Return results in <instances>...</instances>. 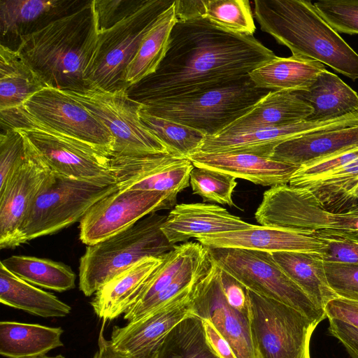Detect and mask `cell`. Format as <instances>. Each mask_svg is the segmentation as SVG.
<instances>
[{"label": "cell", "instance_id": "obj_1", "mask_svg": "<svg viewBox=\"0 0 358 358\" xmlns=\"http://www.w3.org/2000/svg\"><path fill=\"white\" fill-rule=\"evenodd\" d=\"M275 57L253 35L226 31L201 17L177 20L157 71L127 92L145 105L240 79Z\"/></svg>", "mask_w": 358, "mask_h": 358}, {"label": "cell", "instance_id": "obj_2", "mask_svg": "<svg viewBox=\"0 0 358 358\" xmlns=\"http://www.w3.org/2000/svg\"><path fill=\"white\" fill-rule=\"evenodd\" d=\"M99 34L93 1L22 36L16 48L50 87L82 92Z\"/></svg>", "mask_w": 358, "mask_h": 358}, {"label": "cell", "instance_id": "obj_3", "mask_svg": "<svg viewBox=\"0 0 358 358\" xmlns=\"http://www.w3.org/2000/svg\"><path fill=\"white\" fill-rule=\"evenodd\" d=\"M261 29L287 47L292 56L324 64L355 80L358 54L305 0H255Z\"/></svg>", "mask_w": 358, "mask_h": 358}, {"label": "cell", "instance_id": "obj_4", "mask_svg": "<svg viewBox=\"0 0 358 358\" xmlns=\"http://www.w3.org/2000/svg\"><path fill=\"white\" fill-rule=\"evenodd\" d=\"M271 91L257 87L249 76L206 90L166 99L143 110L215 136L248 113Z\"/></svg>", "mask_w": 358, "mask_h": 358}, {"label": "cell", "instance_id": "obj_5", "mask_svg": "<svg viewBox=\"0 0 358 358\" xmlns=\"http://www.w3.org/2000/svg\"><path fill=\"white\" fill-rule=\"evenodd\" d=\"M166 215L154 213L129 229L87 245L79 264V288L86 296L141 260L162 256L175 247L161 229Z\"/></svg>", "mask_w": 358, "mask_h": 358}, {"label": "cell", "instance_id": "obj_6", "mask_svg": "<svg viewBox=\"0 0 358 358\" xmlns=\"http://www.w3.org/2000/svg\"><path fill=\"white\" fill-rule=\"evenodd\" d=\"M117 189L114 176L76 179L50 171L22 222L20 244L71 226L96 201Z\"/></svg>", "mask_w": 358, "mask_h": 358}, {"label": "cell", "instance_id": "obj_7", "mask_svg": "<svg viewBox=\"0 0 358 358\" xmlns=\"http://www.w3.org/2000/svg\"><path fill=\"white\" fill-rule=\"evenodd\" d=\"M175 0L135 1L129 10L108 29L99 32L86 73L90 88L127 90L124 76L141 42L157 17Z\"/></svg>", "mask_w": 358, "mask_h": 358}, {"label": "cell", "instance_id": "obj_8", "mask_svg": "<svg viewBox=\"0 0 358 358\" xmlns=\"http://www.w3.org/2000/svg\"><path fill=\"white\" fill-rule=\"evenodd\" d=\"M0 114L3 130H20L52 172L76 179L113 176L111 156L101 148L46 127L17 108Z\"/></svg>", "mask_w": 358, "mask_h": 358}, {"label": "cell", "instance_id": "obj_9", "mask_svg": "<svg viewBox=\"0 0 358 358\" xmlns=\"http://www.w3.org/2000/svg\"><path fill=\"white\" fill-rule=\"evenodd\" d=\"M255 217L260 225L358 240V210H327L307 189L289 185L264 192Z\"/></svg>", "mask_w": 358, "mask_h": 358}, {"label": "cell", "instance_id": "obj_10", "mask_svg": "<svg viewBox=\"0 0 358 358\" xmlns=\"http://www.w3.org/2000/svg\"><path fill=\"white\" fill-rule=\"evenodd\" d=\"M247 293L255 358H310V341L319 323L280 301Z\"/></svg>", "mask_w": 358, "mask_h": 358}, {"label": "cell", "instance_id": "obj_11", "mask_svg": "<svg viewBox=\"0 0 358 358\" xmlns=\"http://www.w3.org/2000/svg\"><path fill=\"white\" fill-rule=\"evenodd\" d=\"M215 264L247 289L285 303L320 323L327 317L268 252L243 248H208Z\"/></svg>", "mask_w": 358, "mask_h": 358}, {"label": "cell", "instance_id": "obj_12", "mask_svg": "<svg viewBox=\"0 0 358 358\" xmlns=\"http://www.w3.org/2000/svg\"><path fill=\"white\" fill-rule=\"evenodd\" d=\"M65 92L108 129L114 139L112 156L169 153L163 143L141 120L139 111L143 104L132 99L127 90L90 88L82 92Z\"/></svg>", "mask_w": 358, "mask_h": 358}, {"label": "cell", "instance_id": "obj_13", "mask_svg": "<svg viewBox=\"0 0 358 358\" xmlns=\"http://www.w3.org/2000/svg\"><path fill=\"white\" fill-rule=\"evenodd\" d=\"M176 196L166 193L120 190L96 201L80 220V239L91 245L103 241L157 211L171 209Z\"/></svg>", "mask_w": 358, "mask_h": 358}, {"label": "cell", "instance_id": "obj_14", "mask_svg": "<svg viewBox=\"0 0 358 358\" xmlns=\"http://www.w3.org/2000/svg\"><path fill=\"white\" fill-rule=\"evenodd\" d=\"M17 108L46 127L90 143L113 155L114 139L108 129L65 91L43 88Z\"/></svg>", "mask_w": 358, "mask_h": 358}, {"label": "cell", "instance_id": "obj_15", "mask_svg": "<svg viewBox=\"0 0 358 358\" xmlns=\"http://www.w3.org/2000/svg\"><path fill=\"white\" fill-rule=\"evenodd\" d=\"M111 169L120 190L153 191L177 196L189 184L194 166L169 153L112 156Z\"/></svg>", "mask_w": 358, "mask_h": 358}, {"label": "cell", "instance_id": "obj_16", "mask_svg": "<svg viewBox=\"0 0 358 358\" xmlns=\"http://www.w3.org/2000/svg\"><path fill=\"white\" fill-rule=\"evenodd\" d=\"M191 312L213 324L229 343L236 358H255L249 313H241L228 303L221 286L220 268L213 259L208 272L193 292Z\"/></svg>", "mask_w": 358, "mask_h": 358}, {"label": "cell", "instance_id": "obj_17", "mask_svg": "<svg viewBox=\"0 0 358 358\" xmlns=\"http://www.w3.org/2000/svg\"><path fill=\"white\" fill-rule=\"evenodd\" d=\"M28 141L26 157L0 190L1 249L14 248L21 245L20 231L22 222L51 171Z\"/></svg>", "mask_w": 358, "mask_h": 358}, {"label": "cell", "instance_id": "obj_18", "mask_svg": "<svg viewBox=\"0 0 358 358\" xmlns=\"http://www.w3.org/2000/svg\"><path fill=\"white\" fill-rule=\"evenodd\" d=\"M191 299H176L123 327H114L112 345L131 358H154L169 332L192 313Z\"/></svg>", "mask_w": 358, "mask_h": 358}, {"label": "cell", "instance_id": "obj_19", "mask_svg": "<svg viewBox=\"0 0 358 358\" xmlns=\"http://www.w3.org/2000/svg\"><path fill=\"white\" fill-rule=\"evenodd\" d=\"M356 148L358 115L281 142L270 158L301 166Z\"/></svg>", "mask_w": 358, "mask_h": 358}, {"label": "cell", "instance_id": "obj_20", "mask_svg": "<svg viewBox=\"0 0 358 358\" xmlns=\"http://www.w3.org/2000/svg\"><path fill=\"white\" fill-rule=\"evenodd\" d=\"M208 248H243L273 253L281 251L322 254L325 243L315 233L269 226L199 236L194 238Z\"/></svg>", "mask_w": 358, "mask_h": 358}, {"label": "cell", "instance_id": "obj_21", "mask_svg": "<svg viewBox=\"0 0 358 358\" xmlns=\"http://www.w3.org/2000/svg\"><path fill=\"white\" fill-rule=\"evenodd\" d=\"M357 115L328 122L303 120L278 127L224 131L215 136H206L199 151L203 152H246L270 158L274 148L281 142Z\"/></svg>", "mask_w": 358, "mask_h": 358}, {"label": "cell", "instance_id": "obj_22", "mask_svg": "<svg viewBox=\"0 0 358 358\" xmlns=\"http://www.w3.org/2000/svg\"><path fill=\"white\" fill-rule=\"evenodd\" d=\"M253 226L220 206L194 203L176 205L166 215L161 229L169 242L175 245L199 236L239 231Z\"/></svg>", "mask_w": 358, "mask_h": 358}, {"label": "cell", "instance_id": "obj_23", "mask_svg": "<svg viewBox=\"0 0 358 358\" xmlns=\"http://www.w3.org/2000/svg\"><path fill=\"white\" fill-rule=\"evenodd\" d=\"M194 166L223 172L263 186L289 184L299 166L246 152H203L187 158Z\"/></svg>", "mask_w": 358, "mask_h": 358}, {"label": "cell", "instance_id": "obj_24", "mask_svg": "<svg viewBox=\"0 0 358 358\" xmlns=\"http://www.w3.org/2000/svg\"><path fill=\"white\" fill-rule=\"evenodd\" d=\"M164 255L145 258L104 284L91 306L103 322L124 314L135 303L145 283L162 264Z\"/></svg>", "mask_w": 358, "mask_h": 358}, {"label": "cell", "instance_id": "obj_25", "mask_svg": "<svg viewBox=\"0 0 358 358\" xmlns=\"http://www.w3.org/2000/svg\"><path fill=\"white\" fill-rule=\"evenodd\" d=\"M297 94L313 108L306 120L328 122L358 115V94L336 74L325 70Z\"/></svg>", "mask_w": 358, "mask_h": 358}, {"label": "cell", "instance_id": "obj_26", "mask_svg": "<svg viewBox=\"0 0 358 358\" xmlns=\"http://www.w3.org/2000/svg\"><path fill=\"white\" fill-rule=\"evenodd\" d=\"M312 112L296 91L272 90L224 131L290 124L306 120Z\"/></svg>", "mask_w": 358, "mask_h": 358}, {"label": "cell", "instance_id": "obj_27", "mask_svg": "<svg viewBox=\"0 0 358 358\" xmlns=\"http://www.w3.org/2000/svg\"><path fill=\"white\" fill-rule=\"evenodd\" d=\"M76 1L59 0H1V38H20L63 16Z\"/></svg>", "mask_w": 358, "mask_h": 358}, {"label": "cell", "instance_id": "obj_28", "mask_svg": "<svg viewBox=\"0 0 358 358\" xmlns=\"http://www.w3.org/2000/svg\"><path fill=\"white\" fill-rule=\"evenodd\" d=\"M275 262L320 309L338 297L329 285L322 254L281 251L271 253Z\"/></svg>", "mask_w": 358, "mask_h": 358}, {"label": "cell", "instance_id": "obj_29", "mask_svg": "<svg viewBox=\"0 0 358 358\" xmlns=\"http://www.w3.org/2000/svg\"><path fill=\"white\" fill-rule=\"evenodd\" d=\"M48 87L16 49L0 45V110L20 107L29 97Z\"/></svg>", "mask_w": 358, "mask_h": 358}, {"label": "cell", "instance_id": "obj_30", "mask_svg": "<svg viewBox=\"0 0 358 358\" xmlns=\"http://www.w3.org/2000/svg\"><path fill=\"white\" fill-rule=\"evenodd\" d=\"M63 329L38 324L13 321L0 322V354L7 358L45 356L62 347Z\"/></svg>", "mask_w": 358, "mask_h": 358}, {"label": "cell", "instance_id": "obj_31", "mask_svg": "<svg viewBox=\"0 0 358 358\" xmlns=\"http://www.w3.org/2000/svg\"><path fill=\"white\" fill-rule=\"evenodd\" d=\"M325 70L324 64L311 59L276 56L251 71L249 77L257 87L299 91L308 89Z\"/></svg>", "mask_w": 358, "mask_h": 358}, {"label": "cell", "instance_id": "obj_32", "mask_svg": "<svg viewBox=\"0 0 358 358\" xmlns=\"http://www.w3.org/2000/svg\"><path fill=\"white\" fill-rule=\"evenodd\" d=\"M0 301L2 304L42 317L67 316L71 307L55 295L15 275L0 264Z\"/></svg>", "mask_w": 358, "mask_h": 358}, {"label": "cell", "instance_id": "obj_33", "mask_svg": "<svg viewBox=\"0 0 358 358\" xmlns=\"http://www.w3.org/2000/svg\"><path fill=\"white\" fill-rule=\"evenodd\" d=\"M175 3L176 0L157 17L143 36L125 71L127 89L154 73L164 59L171 30L177 20Z\"/></svg>", "mask_w": 358, "mask_h": 358}, {"label": "cell", "instance_id": "obj_34", "mask_svg": "<svg viewBox=\"0 0 358 358\" xmlns=\"http://www.w3.org/2000/svg\"><path fill=\"white\" fill-rule=\"evenodd\" d=\"M10 273L23 280L43 288L62 292L76 286V275L70 266L48 259L13 255L1 260Z\"/></svg>", "mask_w": 358, "mask_h": 358}, {"label": "cell", "instance_id": "obj_35", "mask_svg": "<svg viewBox=\"0 0 358 358\" xmlns=\"http://www.w3.org/2000/svg\"><path fill=\"white\" fill-rule=\"evenodd\" d=\"M154 358H221L209 343L203 320L191 313L166 335Z\"/></svg>", "mask_w": 358, "mask_h": 358}, {"label": "cell", "instance_id": "obj_36", "mask_svg": "<svg viewBox=\"0 0 358 358\" xmlns=\"http://www.w3.org/2000/svg\"><path fill=\"white\" fill-rule=\"evenodd\" d=\"M358 187V159L320 177L294 187L308 189L328 210L345 213L352 193Z\"/></svg>", "mask_w": 358, "mask_h": 358}, {"label": "cell", "instance_id": "obj_37", "mask_svg": "<svg viewBox=\"0 0 358 358\" xmlns=\"http://www.w3.org/2000/svg\"><path fill=\"white\" fill-rule=\"evenodd\" d=\"M143 108V107H142ZM139 111L143 124L163 143L171 155L181 159L199 152L206 135L180 123Z\"/></svg>", "mask_w": 358, "mask_h": 358}, {"label": "cell", "instance_id": "obj_38", "mask_svg": "<svg viewBox=\"0 0 358 358\" xmlns=\"http://www.w3.org/2000/svg\"><path fill=\"white\" fill-rule=\"evenodd\" d=\"M201 17L226 31L236 34L253 35L256 31L248 0L203 1Z\"/></svg>", "mask_w": 358, "mask_h": 358}, {"label": "cell", "instance_id": "obj_39", "mask_svg": "<svg viewBox=\"0 0 358 358\" xmlns=\"http://www.w3.org/2000/svg\"><path fill=\"white\" fill-rule=\"evenodd\" d=\"M201 245L199 242H186L176 245L173 250L165 254L162 264L145 283L135 303L130 308L143 304L164 289Z\"/></svg>", "mask_w": 358, "mask_h": 358}, {"label": "cell", "instance_id": "obj_40", "mask_svg": "<svg viewBox=\"0 0 358 358\" xmlns=\"http://www.w3.org/2000/svg\"><path fill=\"white\" fill-rule=\"evenodd\" d=\"M234 176L210 169L194 166L190 173L189 184L194 194L203 201L234 206L232 195L237 185Z\"/></svg>", "mask_w": 358, "mask_h": 358}, {"label": "cell", "instance_id": "obj_41", "mask_svg": "<svg viewBox=\"0 0 358 358\" xmlns=\"http://www.w3.org/2000/svg\"><path fill=\"white\" fill-rule=\"evenodd\" d=\"M29 141L17 129L3 130L0 134V190L27 154Z\"/></svg>", "mask_w": 358, "mask_h": 358}, {"label": "cell", "instance_id": "obj_42", "mask_svg": "<svg viewBox=\"0 0 358 358\" xmlns=\"http://www.w3.org/2000/svg\"><path fill=\"white\" fill-rule=\"evenodd\" d=\"M313 5L335 31L358 34V0H323Z\"/></svg>", "mask_w": 358, "mask_h": 358}, {"label": "cell", "instance_id": "obj_43", "mask_svg": "<svg viewBox=\"0 0 358 358\" xmlns=\"http://www.w3.org/2000/svg\"><path fill=\"white\" fill-rule=\"evenodd\" d=\"M329 285L338 297L358 301V265L324 262Z\"/></svg>", "mask_w": 358, "mask_h": 358}, {"label": "cell", "instance_id": "obj_44", "mask_svg": "<svg viewBox=\"0 0 358 358\" xmlns=\"http://www.w3.org/2000/svg\"><path fill=\"white\" fill-rule=\"evenodd\" d=\"M358 159V148L351 149L316 162L301 166L292 176L289 185L295 187L301 182L320 177Z\"/></svg>", "mask_w": 358, "mask_h": 358}, {"label": "cell", "instance_id": "obj_45", "mask_svg": "<svg viewBox=\"0 0 358 358\" xmlns=\"http://www.w3.org/2000/svg\"><path fill=\"white\" fill-rule=\"evenodd\" d=\"M318 236L325 243L322 254L324 262L358 265V240L339 236Z\"/></svg>", "mask_w": 358, "mask_h": 358}, {"label": "cell", "instance_id": "obj_46", "mask_svg": "<svg viewBox=\"0 0 358 358\" xmlns=\"http://www.w3.org/2000/svg\"><path fill=\"white\" fill-rule=\"evenodd\" d=\"M135 1L93 0L99 32L108 29L129 10Z\"/></svg>", "mask_w": 358, "mask_h": 358}, {"label": "cell", "instance_id": "obj_47", "mask_svg": "<svg viewBox=\"0 0 358 358\" xmlns=\"http://www.w3.org/2000/svg\"><path fill=\"white\" fill-rule=\"evenodd\" d=\"M220 282L223 293L228 303L236 310L248 314L247 289L221 268Z\"/></svg>", "mask_w": 358, "mask_h": 358}, {"label": "cell", "instance_id": "obj_48", "mask_svg": "<svg viewBox=\"0 0 358 358\" xmlns=\"http://www.w3.org/2000/svg\"><path fill=\"white\" fill-rule=\"evenodd\" d=\"M328 331L343 344L352 358H358V328L336 319H329Z\"/></svg>", "mask_w": 358, "mask_h": 358}, {"label": "cell", "instance_id": "obj_49", "mask_svg": "<svg viewBox=\"0 0 358 358\" xmlns=\"http://www.w3.org/2000/svg\"><path fill=\"white\" fill-rule=\"evenodd\" d=\"M328 319H336L358 328V301L337 297L324 308Z\"/></svg>", "mask_w": 358, "mask_h": 358}, {"label": "cell", "instance_id": "obj_50", "mask_svg": "<svg viewBox=\"0 0 358 358\" xmlns=\"http://www.w3.org/2000/svg\"><path fill=\"white\" fill-rule=\"evenodd\" d=\"M206 336L213 348L221 358H236L229 343L218 332L213 324L203 320Z\"/></svg>", "mask_w": 358, "mask_h": 358}, {"label": "cell", "instance_id": "obj_51", "mask_svg": "<svg viewBox=\"0 0 358 358\" xmlns=\"http://www.w3.org/2000/svg\"><path fill=\"white\" fill-rule=\"evenodd\" d=\"M103 329L104 322L99 334L98 350L92 358H131L113 347L110 341L105 338Z\"/></svg>", "mask_w": 358, "mask_h": 358}, {"label": "cell", "instance_id": "obj_52", "mask_svg": "<svg viewBox=\"0 0 358 358\" xmlns=\"http://www.w3.org/2000/svg\"><path fill=\"white\" fill-rule=\"evenodd\" d=\"M358 210V187L352 193L345 207V213Z\"/></svg>", "mask_w": 358, "mask_h": 358}, {"label": "cell", "instance_id": "obj_53", "mask_svg": "<svg viewBox=\"0 0 358 358\" xmlns=\"http://www.w3.org/2000/svg\"><path fill=\"white\" fill-rule=\"evenodd\" d=\"M33 358H65L64 356L59 355L55 357H47V356H43V357H33Z\"/></svg>", "mask_w": 358, "mask_h": 358}]
</instances>
